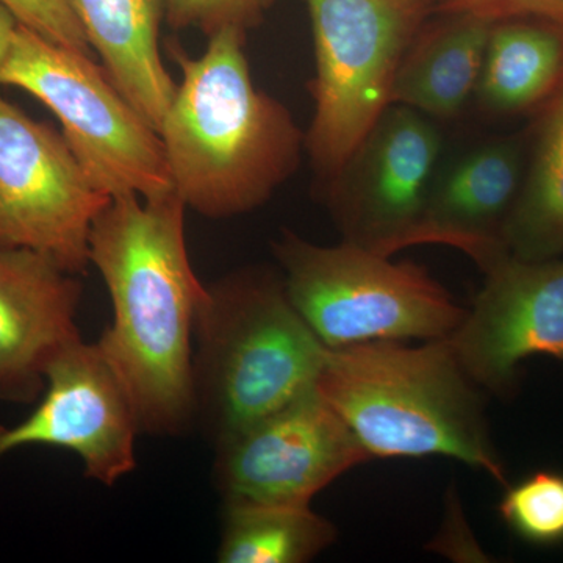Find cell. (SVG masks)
<instances>
[{
  "instance_id": "19",
  "label": "cell",
  "mask_w": 563,
  "mask_h": 563,
  "mask_svg": "<svg viewBox=\"0 0 563 563\" xmlns=\"http://www.w3.org/2000/svg\"><path fill=\"white\" fill-rule=\"evenodd\" d=\"M335 525L312 507L224 504L221 563H306L335 543Z\"/></svg>"
},
{
  "instance_id": "12",
  "label": "cell",
  "mask_w": 563,
  "mask_h": 563,
  "mask_svg": "<svg viewBox=\"0 0 563 563\" xmlns=\"http://www.w3.org/2000/svg\"><path fill=\"white\" fill-rule=\"evenodd\" d=\"M483 273V288L448 340L474 383L509 396L528 358L563 363V258L525 261L509 252Z\"/></svg>"
},
{
  "instance_id": "20",
  "label": "cell",
  "mask_w": 563,
  "mask_h": 563,
  "mask_svg": "<svg viewBox=\"0 0 563 563\" xmlns=\"http://www.w3.org/2000/svg\"><path fill=\"white\" fill-rule=\"evenodd\" d=\"M499 517L515 536L537 547L563 543V473L539 470L506 485Z\"/></svg>"
},
{
  "instance_id": "25",
  "label": "cell",
  "mask_w": 563,
  "mask_h": 563,
  "mask_svg": "<svg viewBox=\"0 0 563 563\" xmlns=\"http://www.w3.org/2000/svg\"><path fill=\"white\" fill-rule=\"evenodd\" d=\"M424 2L439 3V2H442V0H424Z\"/></svg>"
},
{
  "instance_id": "1",
  "label": "cell",
  "mask_w": 563,
  "mask_h": 563,
  "mask_svg": "<svg viewBox=\"0 0 563 563\" xmlns=\"http://www.w3.org/2000/svg\"><path fill=\"white\" fill-rule=\"evenodd\" d=\"M187 206L111 198L90 236V262L109 290L113 320L96 342L131 398L140 431L177 435L195 422L192 343L209 287L192 272Z\"/></svg>"
},
{
  "instance_id": "21",
  "label": "cell",
  "mask_w": 563,
  "mask_h": 563,
  "mask_svg": "<svg viewBox=\"0 0 563 563\" xmlns=\"http://www.w3.org/2000/svg\"><path fill=\"white\" fill-rule=\"evenodd\" d=\"M274 0H166V20L177 31L196 29L207 36L224 27L261 24Z\"/></svg>"
},
{
  "instance_id": "8",
  "label": "cell",
  "mask_w": 563,
  "mask_h": 563,
  "mask_svg": "<svg viewBox=\"0 0 563 563\" xmlns=\"http://www.w3.org/2000/svg\"><path fill=\"white\" fill-rule=\"evenodd\" d=\"M110 202L62 132L0 96V247L38 252L80 276L96 218Z\"/></svg>"
},
{
  "instance_id": "10",
  "label": "cell",
  "mask_w": 563,
  "mask_h": 563,
  "mask_svg": "<svg viewBox=\"0 0 563 563\" xmlns=\"http://www.w3.org/2000/svg\"><path fill=\"white\" fill-rule=\"evenodd\" d=\"M442 140L431 118L393 103L324 195L343 242L391 257L418 246Z\"/></svg>"
},
{
  "instance_id": "22",
  "label": "cell",
  "mask_w": 563,
  "mask_h": 563,
  "mask_svg": "<svg viewBox=\"0 0 563 563\" xmlns=\"http://www.w3.org/2000/svg\"><path fill=\"white\" fill-rule=\"evenodd\" d=\"M25 27L44 38L91 55L92 49L69 0H2Z\"/></svg>"
},
{
  "instance_id": "7",
  "label": "cell",
  "mask_w": 563,
  "mask_h": 563,
  "mask_svg": "<svg viewBox=\"0 0 563 563\" xmlns=\"http://www.w3.org/2000/svg\"><path fill=\"white\" fill-rule=\"evenodd\" d=\"M312 22L317 76L306 133L314 172L335 180L385 110L404 57L426 25L424 0H303Z\"/></svg>"
},
{
  "instance_id": "13",
  "label": "cell",
  "mask_w": 563,
  "mask_h": 563,
  "mask_svg": "<svg viewBox=\"0 0 563 563\" xmlns=\"http://www.w3.org/2000/svg\"><path fill=\"white\" fill-rule=\"evenodd\" d=\"M80 298V280L51 258L0 247V401H38L51 363L81 339Z\"/></svg>"
},
{
  "instance_id": "17",
  "label": "cell",
  "mask_w": 563,
  "mask_h": 563,
  "mask_svg": "<svg viewBox=\"0 0 563 563\" xmlns=\"http://www.w3.org/2000/svg\"><path fill=\"white\" fill-rule=\"evenodd\" d=\"M562 84V27L531 18L493 24L476 90L485 109L526 113L547 106Z\"/></svg>"
},
{
  "instance_id": "6",
  "label": "cell",
  "mask_w": 563,
  "mask_h": 563,
  "mask_svg": "<svg viewBox=\"0 0 563 563\" xmlns=\"http://www.w3.org/2000/svg\"><path fill=\"white\" fill-rule=\"evenodd\" d=\"M0 85L27 91L57 117L88 179L110 199H155L174 191L161 133L91 55L20 24Z\"/></svg>"
},
{
  "instance_id": "15",
  "label": "cell",
  "mask_w": 563,
  "mask_h": 563,
  "mask_svg": "<svg viewBox=\"0 0 563 563\" xmlns=\"http://www.w3.org/2000/svg\"><path fill=\"white\" fill-rule=\"evenodd\" d=\"M118 90L161 133L177 84L162 62L166 0H69Z\"/></svg>"
},
{
  "instance_id": "4",
  "label": "cell",
  "mask_w": 563,
  "mask_h": 563,
  "mask_svg": "<svg viewBox=\"0 0 563 563\" xmlns=\"http://www.w3.org/2000/svg\"><path fill=\"white\" fill-rule=\"evenodd\" d=\"M325 346L284 279L242 269L209 288L195 325V421L217 443L317 387Z\"/></svg>"
},
{
  "instance_id": "14",
  "label": "cell",
  "mask_w": 563,
  "mask_h": 563,
  "mask_svg": "<svg viewBox=\"0 0 563 563\" xmlns=\"http://www.w3.org/2000/svg\"><path fill=\"white\" fill-rule=\"evenodd\" d=\"M525 173V141L518 136L485 143L437 173L418 244L455 247L484 272L509 254L504 228Z\"/></svg>"
},
{
  "instance_id": "2",
  "label": "cell",
  "mask_w": 563,
  "mask_h": 563,
  "mask_svg": "<svg viewBox=\"0 0 563 563\" xmlns=\"http://www.w3.org/2000/svg\"><path fill=\"white\" fill-rule=\"evenodd\" d=\"M244 40L240 29H221L199 58L168 43L181 73L161 129L174 191L213 220L262 207L306 150L290 110L255 87Z\"/></svg>"
},
{
  "instance_id": "5",
  "label": "cell",
  "mask_w": 563,
  "mask_h": 563,
  "mask_svg": "<svg viewBox=\"0 0 563 563\" xmlns=\"http://www.w3.org/2000/svg\"><path fill=\"white\" fill-rule=\"evenodd\" d=\"M273 251L292 306L331 350L448 339L465 317L466 307L417 263L346 242L320 246L291 231Z\"/></svg>"
},
{
  "instance_id": "11",
  "label": "cell",
  "mask_w": 563,
  "mask_h": 563,
  "mask_svg": "<svg viewBox=\"0 0 563 563\" xmlns=\"http://www.w3.org/2000/svg\"><path fill=\"white\" fill-rule=\"evenodd\" d=\"M140 426L131 398L96 343L77 340L55 357L35 409L0 424V462L25 446L68 450L85 476L113 487L136 468Z\"/></svg>"
},
{
  "instance_id": "18",
  "label": "cell",
  "mask_w": 563,
  "mask_h": 563,
  "mask_svg": "<svg viewBox=\"0 0 563 563\" xmlns=\"http://www.w3.org/2000/svg\"><path fill=\"white\" fill-rule=\"evenodd\" d=\"M504 244L525 261L563 254V84L543 107Z\"/></svg>"
},
{
  "instance_id": "3",
  "label": "cell",
  "mask_w": 563,
  "mask_h": 563,
  "mask_svg": "<svg viewBox=\"0 0 563 563\" xmlns=\"http://www.w3.org/2000/svg\"><path fill=\"white\" fill-rule=\"evenodd\" d=\"M317 388L369 457L454 459L506 487L483 388L450 340L325 347Z\"/></svg>"
},
{
  "instance_id": "9",
  "label": "cell",
  "mask_w": 563,
  "mask_h": 563,
  "mask_svg": "<svg viewBox=\"0 0 563 563\" xmlns=\"http://www.w3.org/2000/svg\"><path fill=\"white\" fill-rule=\"evenodd\" d=\"M213 446L224 504L309 507L333 481L372 461L317 387Z\"/></svg>"
},
{
  "instance_id": "23",
  "label": "cell",
  "mask_w": 563,
  "mask_h": 563,
  "mask_svg": "<svg viewBox=\"0 0 563 563\" xmlns=\"http://www.w3.org/2000/svg\"><path fill=\"white\" fill-rule=\"evenodd\" d=\"M437 11L446 14H472L483 20H542L563 29V0H442Z\"/></svg>"
},
{
  "instance_id": "24",
  "label": "cell",
  "mask_w": 563,
  "mask_h": 563,
  "mask_svg": "<svg viewBox=\"0 0 563 563\" xmlns=\"http://www.w3.org/2000/svg\"><path fill=\"white\" fill-rule=\"evenodd\" d=\"M20 24L21 22L14 16L13 11L0 0V70L9 57L11 43H13L14 33Z\"/></svg>"
},
{
  "instance_id": "16",
  "label": "cell",
  "mask_w": 563,
  "mask_h": 563,
  "mask_svg": "<svg viewBox=\"0 0 563 563\" xmlns=\"http://www.w3.org/2000/svg\"><path fill=\"white\" fill-rule=\"evenodd\" d=\"M446 16L442 24L424 25L418 33L393 85L391 106L451 120L476 92L495 22L472 14Z\"/></svg>"
}]
</instances>
